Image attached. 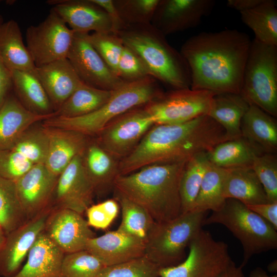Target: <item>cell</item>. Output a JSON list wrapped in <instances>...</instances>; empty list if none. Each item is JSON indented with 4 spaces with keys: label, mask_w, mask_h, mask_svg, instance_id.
<instances>
[{
    "label": "cell",
    "mask_w": 277,
    "mask_h": 277,
    "mask_svg": "<svg viewBox=\"0 0 277 277\" xmlns=\"http://www.w3.org/2000/svg\"><path fill=\"white\" fill-rule=\"evenodd\" d=\"M52 209L49 207L6 235L0 249V276L12 277L19 271L37 238L44 231L46 219Z\"/></svg>",
    "instance_id": "cell-18"
},
{
    "label": "cell",
    "mask_w": 277,
    "mask_h": 277,
    "mask_svg": "<svg viewBox=\"0 0 277 277\" xmlns=\"http://www.w3.org/2000/svg\"><path fill=\"white\" fill-rule=\"evenodd\" d=\"M6 236V233L0 226V249L4 243Z\"/></svg>",
    "instance_id": "cell-54"
},
{
    "label": "cell",
    "mask_w": 277,
    "mask_h": 277,
    "mask_svg": "<svg viewBox=\"0 0 277 277\" xmlns=\"http://www.w3.org/2000/svg\"><path fill=\"white\" fill-rule=\"evenodd\" d=\"M17 99L29 110L37 114L54 112L50 101L33 71H11Z\"/></svg>",
    "instance_id": "cell-30"
},
{
    "label": "cell",
    "mask_w": 277,
    "mask_h": 277,
    "mask_svg": "<svg viewBox=\"0 0 277 277\" xmlns=\"http://www.w3.org/2000/svg\"><path fill=\"white\" fill-rule=\"evenodd\" d=\"M103 263L86 250L65 254L60 277H96Z\"/></svg>",
    "instance_id": "cell-39"
},
{
    "label": "cell",
    "mask_w": 277,
    "mask_h": 277,
    "mask_svg": "<svg viewBox=\"0 0 277 277\" xmlns=\"http://www.w3.org/2000/svg\"><path fill=\"white\" fill-rule=\"evenodd\" d=\"M34 165L21 154L11 149L0 151V175L15 181Z\"/></svg>",
    "instance_id": "cell-46"
},
{
    "label": "cell",
    "mask_w": 277,
    "mask_h": 277,
    "mask_svg": "<svg viewBox=\"0 0 277 277\" xmlns=\"http://www.w3.org/2000/svg\"><path fill=\"white\" fill-rule=\"evenodd\" d=\"M241 136L260 153H275L277 123L275 117L250 105L240 125Z\"/></svg>",
    "instance_id": "cell-25"
},
{
    "label": "cell",
    "mask_w": 277,
    "mask_h": 277,
    "mask_svg": "<svg viewBox=\"0 0 277 277\" xmlns=\"http://www.w3.org/2000/svg\"><path fill=\"white\" fill-rule=\"evenodd\" d=\"M17 195L15 182L0 175V226L6 235L27 222Z\"/></svg>",
    "instance_id": "cell-37"
},
{
    "label": "cell",
    "mask_w": 277,
    "mask_h": 277,
    "mask_svg": "<svg viewBox=\"0 0 277 277\" xmlns=\"http://www.w3.org/2000/svg\"><path fill=\"white\" fill-rule=\"evenodd\" d=\"M154 125L145 105L134 108L109 123L96 142L119 161L129 155Z\"/></svg>",
    "instance_id": "cell-12"
},
{
    "label": "cell",
    "mask_w": 277,
    "mask_h": 277,
    "mask_svg": "<svg viewBox=\"0 0 277 277\" xmlns=\"http://www.w3.org/2000/svg\"><path fill=\"white\" fill-rule=\"evenodd\" d=\"M0 61L10 71H33L35 68L18 24L13 19L0 25Z\"/></svg>",
    "instance_id": "cell-29"
},
{
    "label": "cell",
    "mask_w": 277,
    "mask_h": 277,
    "mask_svg": "<svg viewBox=\"0 0 277 277\" xmlns=\"http://www.w3.org/2000/svg\"><path fill=\"white\" fill-rule=\"evenodd\" d=\"M263 1L264 0H228L227 5L240 13L256 7Z\"/></svg>",
    "instance_id": "cell-50"
},
{
    "label": "cell",
    "mask_w": 277,
    "mask_h": 277,
    "mask_svg": "<svg viewBox=\"0 0 277 277\" xmlns=\"http://www.w3.org/2000/svg\"><path fill=\"white\" fill-rule=\"evenodd\" d=\"M113 91L98 89L83 83L54 111V116L71 118L93 112L107 102Z\"/></svg>",
    "instance_id": "cell-32"
},
{
    "label": "cell",
    "mask_w": 277,
    "mask_h": 277,
    "mask_svg": "<svg viewBox=\"0 0 277 277\" xmlns=\"http://www.w3.org/2000/svg\"><path fill=\"white\" fill-rule=\"evenodd\" d=\"M117 75L125 82H131L150 76L140 57L125 46L117 65Z\"/></svg>",
    "instance_id": "cell-44"
},
{
    "label": "cell",
    "mask_w": 277,
    "mask_h": 277,
    "mask_svg": "<svg viewBox=\"0 0 277 277\" xmlns=\"http://www.w3.org/2000/svg\"><path fill=\"white\" fill-rule=\"evenodd\" d=\"M145 248L144 241L116 230L90 239L85 250L105 267L143 256Z\"/></svg>",
    "instance_id": "cell-20"
},
{
    "label": "cell",
    "mask_w": 277,
    "mask_h": 277,
    "mask_svg": "<svg viewBox=\"0 0 277 277\" xmlns=\"http://www.w3.org/2000/svg\"><path fill=\"white\" fill-rule=\"evenodd\" d=\"M207 154L212 165L226 169L251 167L255 157L261 154L242 136L220 143Z\"/></svg>",
    "instance_id": "cell-31"
},
{
    "label": "cell",
    "mask_w": 277,
    "mask_h": 277,
    "mask_svg": "<svg viewBox=\"0 0 277 277\" xmlns=\"http://www.w3.org/2000/svg\"><path fill=\"white\" fill-rule=\"evenodd\" d=\"M244 23L254 32L255 39L277 46V8L273 0H264L256 7L240 12Z\"/></svg>",
    "instance_id": "cell-33"
},
{
    "label": "cell",
    "mask_w": 277,
    "mask_h": 277,
    "mask_svg": "<svg viewBox=\"0 0 277 277\" xmlns=\"http://www.w3.org/2000/svg\"><path fill=\"white\" fill-rule=\"evenodd\" d=\"M213 224L223 225L240 241L243 268L253 255L277 248V230L236 200L226 199L220 209L208 215L204 226Z\"/></svg>",
    "instance_id": "cell-6"
},
{
    "label": "cell",
    "mask_w": 277,
    "mask_h": 277,
    "mask_svg": "<svg viewBox=\"0 0 277 277\" xmlns=\"http://www.w3.org/2000/svg\"><path fill=\"white\" fill-rule=\"evenodd\" d=\"M241 95L250 105L277 116V46L254 38L244 68Z\"/></svg>",
    "instance_id": "cell-8"
},
{
    "label": "cell",
    "mask_w": 277,
    "mask_h": 277,
    "mask_svg": "<svg viewBox=\"0 0 277 277\" xmlns=\"http://www.w3.org/2000/svg\"><path fill=\"white\" fill-rule=\"evenodd\" d=\"M164 92L157 81L149 76L125 83L113 91L104 105L93 112L71 118L53 116L43 121V125L77 131L88 136L97 135L115 118L134 108L153 101Z\"/></svg>",
    "instance_id": "cell-5"
},
{
    "label": "cell",
    "mask_w": 277,
    "mask_h": 277,
    "mask_svg": "<svg viewBox=\"0 0 277 277\" xmlns=\"http://www.w3.org/2000/svg\"><path fill=\"white\" fill-rule=\"evenodd\" d=\"M249 106L240 93H217L212 98L207 115L222 126L230 140H233L241 137V122Z\"/></svg>",
    "instance_id": "cell-28"
},
{
    "label": "cell",
    "mask_w": 277,
    "mask_h": 277,
    "mask_svg": "<svg viewBox=\"0 0 277 277\" xmlns=\"http://www.w3.org/2000/svg\"><path fill=\"white\" fill-rule=\"evenodd\" d=\"M44 232L65 254L85 250L96 236L82 214L67 209H52Z\"/></svg>",
    "instance_id": "cell-16"
},
{
    "label": "cell",
    "mask_w": 277,
    "mask_h": 277,
    "mask_svg": "<svg viewBox=\"0 0 277 277\" xmlns=\"http://www.w3.org/2000/svg\"><path fill=\"white\" fill-rule=\"evenodd\" d=\"M58 177L44 164H38L15 181L19 203L27 221L51 207Z\"/></svg>",
    "instance_id": "cell-17"
},
{
    "label": "cell",
    "mask_w": 277,
    "mask_h": 277,
    "mask_svg": "<svg viewBox=\"0 0 277 277\" xmlns=\"http://www.w3.org/2000/svg\"><path fill=\"white\" fill-rule=\"evenodd\" d=\"M219 277H246L243 270V267L238 266L233 263Z\"/></svg>",
    "instance_id": "cell-51"
},
{
    "label": "cell",
    "mask_w": 277,
    "mask_h": 277,
    "mask_svg": "<svg viewBox=\"0 0 277 277\" xmlns=\"http://www.w3.org/2000/svg\"><path fill=\"white\" fill-rule=\"evenodd\" d=\"M227 140L224 129L207 115L180 124L154 125L133 151L119 161V175L150 165L186 162Z\"/></svg>",
    "instance_id": "cell-2"
},
{
    "label": "cell",
    "mask_w": 277,
    "mask_h": 277,
    "mask_svg": "<svg viewBox=\"0 0 277 277\" xmlns=\"http://www.w3.org/2000/svg\"><path fill=\"white\" fill-rule=\"evenodd\" d=\"M188 249L181 263L160 268L159 277H219L233 262L228 245L203 229L191 241Z\"/></svg>",
    "instance_id": "cell-9"
},
{
    "label": "cell",
    "mask_w": 277,
    "mask_h": 277,
    "mask_svg": "<svg viewBox=\"0 0 277 277\" xmlns=\"http://www.w3.org/2000/svg\"><path fill=\"white\" fill-rule=\"evenodd\" d=\"M75 33L52 9L45 19L26 30V47L35 67L67 58Z\"/></svg>",
    "instance_id": "cell-10"
},
{
    "label": "cell",
    "mask_w": 277,
    "mask_h": 277,
    "mask_svg": "<svg viewBox=\"0 0 277 277\" xmlns=\"http://www.w3.org/2000/svg\"><path fill=\"white\" fill-rule=\"evenodd\" d=\"M227 169L211 163L206 170L199 193L190 211H216L224 205L226 199L223 194Z\"/></svg>",
    "instance_id": "cell-34"
},
{
    "label": "cell",
    "mask_w": 277,
    "mask_h": 277,
    "mask_svg": "<svg viewBox=\"0 0 277 277\" xmlns=\"http://www.w3.org/2000/svg\"><path fill=\"white\" fill-rule=\"evenodd\" d=\"M9 149L21 154L34 165L45 164L48 140L44 127L31 126Z\"/></svg>",
    "instance_id": "cell-38"
},
{
    "label": "cell",
    "mask_w": 277,
    "mask_h": 277,
    "mask_svg": "<svg viewBox=\"0 0 277 277\" xmlns=\"http://www.w3.org/2000/svg\"><path fill=\"white\" fill-rule=\"evenodd\" d=\"M247 206L277 230V201Z\"/></svg>",
    "instance_id": "cell-47"
},
{
    "label": "cell",
    "mask_w": 277,
    "mask_h": 277,
    "mask_svg": "<svg viewBox=\"0 0 277 277\" xmlns=\"http://www.w3.org/2000/svg\"><path fill=\"white\" fill-rule=\"evenodd\" d=\"M65 254L43 231L31 248L25 265L12 277H60Z\"/></svg>",
    "instance_id": "cell-24"
},
{
    "label": "cell",
    "mask_w": 277,
    "mask_h": 277,
    "mask_svg": "<svg viewBox=\"0 0 277 277\" xmlns=\"http://www.w3.org/2000/svg\"><path fill=\"white\" fill-rule=\"evenodd\" d=\"M251 40L236 29L203 32L188 38L180 53L191 75L190 89L240 93Z\"/></svg>",
    "instance_id": "cell-1"
},
{
    "label": "cell",
    "mask_w": 277,
    "mask_h": 277,
    "mask_svg": "<svg viewBox=\"0 0 277 277\" xmlns=\"http://www.w3.org/2000/svg\"><path fill=\"white\" fill-rule=\"evenodd\" d=\"M160 268L145 255L104 267L96 277H159Z\"/></svg>",
    "instance_id": "cell-41"
},
{
    "label": "cell",
    "mask_w": 277,
    "mask_h": 277,
    "mask_svg": "<svg viewBox=\"0 0 277 277\" xmlns=\"http://www.w3.org/2000/svg\"><path fill=\"white\" fill-rule=\"evenodd\" d=\"M82 154L75 157L58 176L51 203L52 209H67L82 214L92 205L94 190L85 171Z\"/></svg>",
    "instance_id": "cell-14"
},
{
    "label": "cell",
    "mask_w": 277,
    "mask_h": 277,
    "mask_svg": "<svg viewBox=\"0 0 277 277\" xmlns=\"http://www.w3.org/2000/svg\"><path fill=\"white\" fill-rule=\"evenodd\" d=\"M268 270L272 273H276L277 271V261L276 260L271 262L267 266Z\"/></svg>",
    "instance_id": "cell-53"
},
{
    "label": "cell",
    "mask_w": 277,
    "mask_h": 277,
    "mask_svg": "<svg viewBox=\"0 0 277 277\" xmlns=\"http://www.w3.org/2000/svg\"><path fill=\"white\" fill-rule=\"evenodd\" d=\"M120 208L114 199L91 205L86 211L88 225L98 229L108 228L117 216Z\"/></svg>",
    "instance_id": "cell-45"
},
{
    "label": "cell",
    "mask_w": 277,
    "mask_h": 277,
    "mask_svg": "<svg viewBox=\"0 0 277 277\" xmlns=\"http://www.w3.org/2000/svg\"><path fill=\"white\" fill-rule=\"evenodd\" d=\"M4 22V19L2 15L0 14V25Z\"/></svg>",
    "instance_id": "cell-55"
},
{
    "label": "cell",
    "mask_w": 277,
    "mask_h": 277,
    "mask_svg": "<svg viewBox=\"0 0 277 277\" xmlns=\"http://www.w3.org/2000/svg\"><path fill=\"white\" fill-rule=\"evenodd\" d=\"M108 15L112 23L114 33L125 27L114 5L113 0H92Z\"/></svg>",
    "instance_id": "cell-48"
},
{
    "label": "cell",
    "mask_w": 277,
    "mask_h": 277,
    "mask_svg": "<svg viewBox=\"0 0 277 277\" xmlns=\"http://www.w3.org/2000/svg\"><path fill=\"white\" fill-rule=\"evenodd\" d=\"M249 277H277L276 274L269 275L266 271L260 267H257L249 273Z\"/></svg>",
    "instance_id": "cell-52"
},
{
    "label": "cell",
    "mask_w": 277,
    "mask_h": 277,
    "mask_svg": "<svg viewBox=\"0 0 277 277\" xmlns=\"http://www.w3.org/2000/svg\"><path fill=\"white\" fill-rule=\"evenodd\" d=\"M114 198L122 212V220L117 230L136 237L145 242L155 221L142 207L114 190Z\"/></svg>",
    "instance_id": "cell-35"
},
{
    "label": "cell",
    "mask_w": 277,
    "mask_h": 277,
    "mask_svg": "<svg viewBox=\"0 0 277 277\" xmlns=\"http://www.w3.org/2000/svg\"><path fill=\"white\" fill-rule=\"evenodd\" d=\"M67 58L81 80L88 85L114 91L127 83L110 69L84 34L75 33Z\"/></svg>",
    "instance_id": "cell-13"
},
{
    "label": "cell",
    "mask_w": 277,
    "mask_h": 277,
    "mask_svg": "<svg viewBox=\"0 0 277 277\" xmlns=\"http://www.w3.org/2000/svg\"><path fill=\"white\" fill-rule=\"evenodd\" d=\"M251 168L254 171L267 196L269 203L277 201V157L276 153L258 155Z\"/></svg>",
    "instance_id": "cell-43"
},
{
    "label": "cell",
    "mask_w": 277,
    "mask_h": 277,
    "mask_svg": "<svg viewBox=\"0 0 277 277\" xmlns=\"http://www.w3.org/2000/svg\"><path fill=\"white\" fill-rule=\"evenodd\" d=\"M186 162L150 165L118 175L113 190L142 207L155 222L170 221L182 213L180 187Z\"/></svg>",
    "instance_id": "cell-3"
},
{
    "label": "cell",
    "mask_w": 277,
    "mask_h": 277,
    "mask_svg": "<svg viewBox=\"0 0 277 277\" xmlns=\"http://www.w3.org/2000/svg\"><path fill=\"white\" fill-rule=\"evenodd\" d=\"M34 72L43 86L54 111L84 83L67 58L35 67Z\"/></svg>",
    "instance_id": "cell-21"
},
{
    "label": "cell",
    "mask_w": 277,
    "mask_h": 277,
    "mask_svg": "<svg viewBox=\"0 0 277 277\" xmlns=\"http://www.w3.org/2000/svg\"><path fill=\"white\" fill-rule=\"evenodd\" d=\"M43 127L48 140L44 164L58 176L75 157L83 153L89 141L88 136L73 130Z\"/></svg>",
    "instance_id": "cell-22"
},
{
    "label": "cell",
    "mask_w": 277,
    "mask_h": 277,
    "mask_svg": "<svg viewBox=\"0 0 277 277\" xmlns=\"http://www.w3.org/2000/svg\"><path fill=\"white\" fill-rule=\"evenodd\" d=\"M214 5L213 0H160L151 24L166 36L197 26Z\"/></svg>",
    "instance_id": "cell-15"
},
{
    "label": "cell",
    "mask_w": 277,
    "mask_h": 277,
    "mask_svg": "<svg viewBox=\"0 0 277 277\" xmlns=\"http://www.w3.org/2000/svg\"><path fill=\"white\" fill-rule=\"evenodd\" d=\"M159 2L160 0H113L125 27L151 23Z\"/></svg>",
    "instance_id": "cell-40"
},
{
    "label": "cell",
    "mask_w": 277,
    "mask_h": 277,
    "mask_svg": "<svg viewBox=\"0 0 277 277\" xmlns=\"http://www.w3.org/2000/svg\"><path fill=\"white\" fill-rule=\"evenodd\" d=\"M85 171L95 193L107 194L113 190L118 173L119 161L104 150L96 141L89 142L82 154Z\"/></svg>",
    "instance_id": "cell-26"
},
{
    "label": "cell",
    "mask_w": 277,
    "mask_h": 277,
    "mask_svg": "<svg viewBox=\"0 0 277 277\" xmlns=\"http://www.w3.org/2000/svg\"><path fill=\"white\" fill-rule=\"evenodd\" d=\"M84 34L105 63L117 75V65L124 48L123 42L118 35L113 32H92Z\"/></svg>",
    "instance_id": "cell-42"
},
{
    "label": "cell",
    "mask_w": 277,
    "mask_h": 277,
    "mask_svg": "<svg viewBox=\"0 0 277 277\" xmlns=\"http://www.w3.org/2000/svg\"><path fill=\"white\" fill-rule=\"evenodd\" d=\"M214 94L190 88L172 89L145 106L154 125L180 124L207 115Z\"/></svg>",
    "instance_id": "cell-11"
},
{
    "label": "cell",
    "mask_w": 277,
    "mask_h": 277,
    "mask_svg": "<svg viewBox=\"0 0 277 277\" xmlns=\"http://www.w3.org/2000/svg\"><path fill=\"white\" fill-rule=\"evenodd\" d=\"M55 116L34 113L10 94L0 108V151L10 148L35 123Z\"/></svg>",
    "instance_id": "cell-23"
},
{
    "label": "cell",
    "mask_w": 277,
    "mask_h": 277,
    "mask_svg": "<svg viewBox=\"0 0 277 277\" xmlns=\"http://www.w3.org/2000/svg\"><path fill=\"white\" fill-rule=\"evenodd\" d=\"M13 88L11 71L0 61V108Z\"/></svg>",
    "instance_id": "cell-49"
},
{
    "label": "cell",
    "mask_w": 277,
    "mask_h": 277,
    "mask_svg": "<svg viewBox=\"0 0 277 277\" xmlns=\"http://www.w3.org/2000/svg\"><path fill=\"white\" fill-rule=\"evenodd\" d=\"M208 215V211H189L170 221L155 222L145 242L144 255L160 268L180 264Z\"/></svg>",
    "instance_id": "cell-7"
},
{
    "label": "cell",
    "mask_w": 277,
    "mask_h": 277,
    "mask_svg": "<svg viewBox=\"0 0 277 277\" xmlns=\"http://www.w3.org/2000/svg\"><path fill=\"white\" fill-rule=\"evenodd\" d=\"M141 59L150 75L172 89L190 88L191 75L182 55L151 23L127 26L116 33Z\"/></svg>",
    "instance_id": "cell-4"
},
{
    "label": "cell",
    "mask_w": 277,
    "mask_h": 277,
    "mask_svg": "<svg viewBox=\"0 0 277 277\" xmlns=\"http://www.w3.org/2000/svg\"><path fill=\"white\" fill-rule=\"evenodd\" d=\"M223 194L226 200H236L246 206L269 203L263 186L251 167L227 169Z\"/></svg>",
    "instance_id": "cell-27"
},
{
    "label": "cell",
    "mask_w": 277,
    "mask_h": 277,
    "mask_svg": "<svg viewBox=\"0 0 277 277\" xmlns=\"http://www.w3.org/2000/svg\"><path fill=\"white\" fill-rule=\"evenodd\" d=\"M210 164L207 153L198 154L186 162L180 187L182 213L190 211Z\"/></svg>",
    "instance_id": "cell-36"
},
{
    "label": "cell",
    "mask_w": 277,
    "mask_h": 277,
    "mask_svg": "<svg viewBox=\"0 0 277 277\" xmlns=\"http://www.w3.org/2000/svg\"><path fill=\"white\" fill-rule=\"evenodd\" d=\"M52 9L75 33L114 32L111 19L92 0L49 1Z\"/></svg>",
    "instance_id": "cell-19"
}]
</instances>
